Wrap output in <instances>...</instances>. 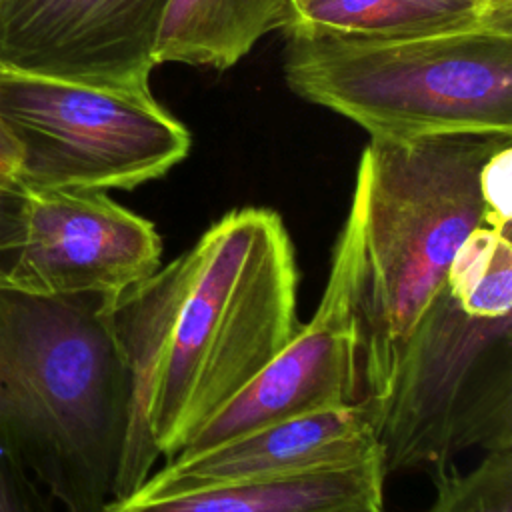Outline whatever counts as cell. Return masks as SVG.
Masks as SVG:
<instances>
[{"mask_svg": "<svg viewBox=\"0 0 512 512\" xmlns=\"http://www.w3.org/2000/svg\"><path fill=\"white\" fill-rule=\"evenodd\" d=\"M168 0H0V68L152 96Z\"/></svg>", "mask_w": 512, "mask_h": 512, "instance_id": "obj_8", "label": "cell"}, {"mask_svg": "<svg viewBox=\"0 0 512 512\" xmlns=\"http://www.w3.org/2000/svg\"><path fill=\"white\" fill-rule=\"evenodd\" d=\"M0 512H42L34 482L0 452Z\"/></svg>", "mask_w": 512, "mask_h": 512, "instance_id": "obj_17", "label": "cell"}, {"mask_svg": "<svg viewBox=\"0 0 512 512\" xmlns=\"http://www.w3.org/2000/svg\"><path fill=\"white\" fill-rule=\"evenodd\" d=\"M0 70H2V68H0Z\"/></svg>", "mask_w": 512, "mask_h": 512, "instance_id": "obj_21", "label": "cell"}, {"mask_svg": "<svg viewBox=\"0 0 512 512\" xmlns=\"http://www.w3.org/2000/svg\"><path fill=\"white\" fill-rule=\"evenodd\" d=\"M484 26L512 28V16L476 0H310L286 34L404 38Z\"/></svg>", "mask_w": 512, "mask_h": 512, "instance_id": "obj_13", "label": "cell"}, {"mask_svg": "<svg viewBox=\"0 0 512 512\" xmlns=\"http://www.w3.org/2000/svg\"><path fill=\"white\" fill-rule=\"evenodd\" d=\"M510 178H512V144L500 148L482 170V196L488 210V222L494 228H510Z\"/></svg>", "mask_w": 512, "mask_h": 512, "instance_id": "obj_15", "label": "cell"}, {"mask_svg": "<svg viewBox=\"0 0 512 512\" xmlns=\"http://www.w3.org/2000/svg\"><path fill=\"white\" fill-rule=\"evenodd\" d=\"M478 4L486 6L492 12L504 14V16H512V0H476Z\"/></svg>", "mask_w": 512, "mask_h": 512, "instance_id": "obj_19", "label": "cell"}, {"mask_svg": "<svg viewBox=\"0 0 512 512\" xmlns=\"http://www.w3.org/2000/svg\"><path fill=\"white\" fill-rule=\"evenodd\" d=\"M292 0H168L154 62L228 70L272 30L296 24Z\"/></svg>", "mask_w": 512, "mask_h": 512, "instance_id": "obj_12", "label": "cell"}, {"mask_svg": "<svg viewBox=\"0 0 512 512\" xmlns=\"http://www.w3.org/2000/svg\"><path fill=\"white\" fill-rule=\"evenodd\" d=\"M360 276L362 228L350 202L312 318L300 324L276 358L178 456L196 454L258 426L360 400Z\"/></svg>", "mask_w": 512, "mask_h": 512, "instance_id": "obj_7", "label": "cell"}, {"mask_svg": "<svg viewBox=\"0 0 512 512\" xmlns=\"http://www.w3.org/2000/svg\"><path fill=\"white\" fill-rule=\"evenodd\" d=\"M512 134L446 132L370 138L352 204L362 228L360 398L376 406L402 344L462 244L490 226L482 170Z\"/></svg>", "mask_w": 512, "mask_h": 512, "instance_id": "obj_4", "label": "cell"}, {"mask_svg": "<svg viewBox=\"0 0 512 512\" xmlns=\"http://www.w3.org/2000/svg\"><path fill=\"white\" fill-rule=\"evenodd\" d=\"M20 166H22L20 146L0 116V184L22 188L20 186Z\"/></svg>", "mask_w": 512, "mask_h": 512, "instance_id": "obj_18", "label": "cell"}, {"mask_svg": "<svg viewBox=\"0 0 512 512\" xmlns=\"http://www.w3.org/2000/svg\"><path fill=\"white\" fill-rule=\"evenodd\" d=\"M310 0H292V4H294V10H296V14H300V10L308 4ZM298 20V18H296Z\"/></svg>", "mask_w": 512, "mask_h": 512, "instance_id": "obj_20", "label": "cell"}, {"mask_svg": "<svg viewBox=\"0 0 512 512\" xmlns=\"http://www.w3.org/2000/svg\"><path fill=\"white\" fill-rule=\"evenodd\" d=\"M0 116L20 146L22 188L132 190L170 172L192 144L154 96L6 70Z\"/></svg>", "mask_w": 512, "mask_h": 512, "instance_id": "obj_6", "label": "cell"}, {"mask_svg": "<svg viewBox=\"0 0 512 512\" xmlns=\"http://www.w3.org/2000/svg\"><path fill=\"white\" fill-rule=\"evenodd\" d=\"M24 188L0 184V286H10L24 232Z\"/></svg>", "mask_w": 512, "mask_h": 512, "instance_id": "obj_16", "label": "cell"}, {"mask_svg": "<svg viewBox=\"0 0 512 512\" xmlns=\"http://www.w3.org/2000/svg\"><path fill=\"white\" fill-rule=\"evenodd\" d=\"M284 78L370 138L512 134V28L404 38L288 32Z\"/></svg>", "mask_w": 512, "mask_h": 512, "instance_id": "obj_5", "label": "cell"}, {"mask_svg": "<svg viewBox=\"0 0 512 512\" xmlns=\"http://www.w3.org/2000/svg\"><path fill=\"white\" fill-rule=\"evenodd\" d=\"M382 456L348 468L232 484L156 502L110 500L102 512H384Z\"/></svg>", "mask_w": 512, "mask_h": 512, "instance_id": "obj_11", "label": "cell"}, {"mask_svg": "<svg viewBox=\"0 0 512 512\" xmlns=\"http://www.w3.org/2000/svg\"><path fill=\"white\" fill-rule=\"evenodd\" d=\"M434 472V498L422 512H512V448L484 452L468 472Z\"/></svg>", "mask_w": 512, "mask_h": 512, "instance_id": "obj_14", "label": "cell"}, {"mask_svg": "<svg viewBox=\"0 0 512 512\" xmlns=\"http://www.w3.org/2000/svg\"><path fill=\"white\" fill-rule=\"evenodd\" d=\"M128 406L106 296L0 286V452L64 512L112 500Z\"/></svg>", "mask_w": 512, "mask_h": 512, "instance_id": "obj_2", "label": "cell"}, {"mask_svg": "<svg viewBox=\"0 0 512 512\" xmlns=\"http://www.w3.org/2000/svg\"><path fill=\"white\" fill-rule=\"evenodd\" d=\"M296 296L282 216L248 206L108 298L130 388L112 500L132 496L276 358L300 328Z\"/></svg>", "mask_w": 512, "mask_h": 512, "instance_id": "obj_1", "label": "cell"}, {"mask_svg": "<svg viewBox=\"0 0 512 512\" xmlns=\"http://www.w3.org/2000/svg\"><path fill=\"white\" fill-rule=\"evenodd\" d=\"M24 196L12 288L112 298L158 270L162 238L156 226L104 190L24 188Z\"/></svg>", "mask_w": 512, "mask_h": 512, "instance_id": "obj_9", "label": "cell"}, {"mask_svg": "<svg viewBox=\"0 0 512 512\" xmlns=\"http://www.w3.org/2000/svg\"><path fill=\"white\" fill-rule=\"evenodd\" d=\"M372 408L386 476L512 448L510 228L482 226L462 244Z\"/></svg>", "mask_w": 512, "mask_h": 512, "instance_id": "obj_3", "label": "cell"}, {"mask_svg": "<svg viewBox=\"0 0 512 512\" xmlns=\"http://www.w3.org/2000/svg\"><path fill=\"white\" fill-rule=\"evenodd\" d=\"M382 456L376 412L366 400L258 426L152 472L128 498L156 502L232 484L348 468Z\"/></svg>", "mask_w": 512, "mask_h": 512, "instance_id": "obj_10", "label": "cell"}]
</instances>
